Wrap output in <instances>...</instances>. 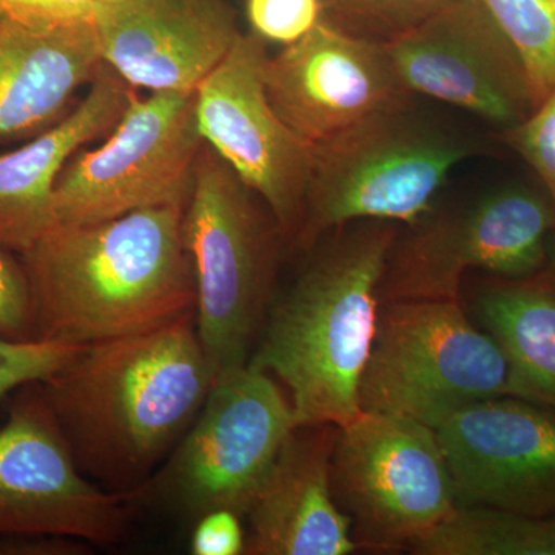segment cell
Instances as JSON below:
<instances>
[{
	"instance_id": "obj_1",
	"label": "cell",
	"mask_w": 555,
	"mask_h": 555,
	"mask_svg": "<svg viewBox=\"0 0 555 555\" xmlns=\"http://www.w3.org/2000/svg\"><path fill=\"white\" fill-rule=\"evenodd\" d=\"M214 385L192 313L82 346L40 389L80 470L107 491L142 499Z\"/></svg>"
},
{
	"instance_id": "obj_20",
	"label": "cell",
	"mask_w": 555,
	"mask_h": 555,
	"mask_svg": "<svg viewBox=\"0 0 555 555\" xmlns=\"http://www.w3.org/2000/svg\"><path fill=\"white\" fill-rule=\"evenodd\" d=\"M476 315L505 352L526 400L555 409V280L491 281L477 294Z\"/></svg>"
},
{
	"instance_id": "obj_27",
	"label": "cell",
	"mask_w": 555,
	"mask_h": 555,
	"mask_svg": "<svg viewBox=\"0 0 555 555\" xmlns=\"http://www.w3.org/2000/svg\"><path fill=\"white\" fill-rule=\"evenodd\" d=\"M338 10L363 22L386 39L409 30L433 16L452 0H332Z\"/></svg>"
},
{
	"instance_id": "obj_3",
	"label": "cell",
	"mask_w": 555,
	"mask_h": 555,
	"mask_svg": "<svg viewBox=\"0 0 555 555\" xmlns=\"http://www.w3.org/2000/svg\"><path fill=\"white\" fill-rule=\"evenodd\" d=\"M270 310L248 363L286 386L299 426L341 427L360 415V383L377 334L396 222L357 221Z\"/></svg>"
},
{
	"instance_id": "obj_5",
	"label": "cell",
	"mask_w": 555,
	"mask_h": 555,
	"mask_svg": "<svg viewBox=\"0 0 555 555\" xmlns=\"http://www.w3.org/2000/svg\"><path fill=\"white\" fill-rule=\"evenodd\" d=\"M470 144L411 112H379L313 147L298 241L357 221L418 224Z\"/></svg>"
},
{
	"instance_id": "obj_19",
	"label": "cell",
	"mask_w": 555,
	"mask_h": 555,
	"mask_svg": "<svg viewBox=\"0 0 555 555\" xmlns=\"http://www.w3.org/2000/svg\"><path fill=\"white\" fill-rule=\"evenodd\" d=\"M102 64L94 22L38 31L0 17V145L64 118L73 94Z\"/></svg>"
},
{
	"instance_id": "obj_31",
	"label": "cell",
	"mask_w": 555,
	"mask_h": 555,
	"mask_svg": "<svg viewBox=\"0 0 555 555\" xmlns=\"http://www.w3.org/2000/svg\"><path fill=\"white\" fill-rule=\"evenodd\" d=\"M98 3H112V2H118V0H96Z\"/></svg>"
},
{
	"instance_id": "obj_16",
	"label": "cell",
	"mask_w": 555,
	"mask_h": 555,
	"mask_svg": "<svg viewBox=\"0 0 555 555\" xmlns=\"http://www.w3.org/2000/svg\"><path fill=\"white\" fill-rule=\"evenodd\" d=\"M102 62L133 89L196 93L243 33L225 0L98 3Z\"/></svg>"
},
{
	"instance_id": "obj_30",
	"label": "cell",
	"mask_w": 555,
	"mask_h": 555,
	"mask_svg": "<svg viewBox=\"0 0 555 555\" xmlns=\"http://www.w3.org/2000/svg\"><path fill=\"white\" fill-rule=\"evenodd\" d=\"M90 543L49 535H2L0 555H83Z\"/></svg>"
},
{
	"instance_id": "obj_29",
	"label": "cell",
	"mask_w": 555,
	"mask_h": 555,
	"mask_svg": "<svg viewBox=\"0 0 555 555\" xmlns=\"http://www.w3.org/2000/svg\"><path fill=\"white\" fill-rule=\"evenodd\" d=\"M190 553L193 555H240L246 550L241 517L230 511H214L193 521Z\"/></svg>"
},
{
	"instance_id": "obj_14",
	"label": "cell",
	"mask_w": 555,
	"mask_h": 555,
	"mask_svg": "<svg viewBox=\"0 0 555 555\" xmlns=\"http://www.w3.org/2000/svg\"><path fill=\"white\" fill-rule=\"evenodd\" d=\"M400 82L499 126L535 108L528 79L476 0H452L415 27L383 40Z\"/></svg>"
},
{
	"instance_id": "obj_15",
	"label": "cell",
	"mask_w": 555,
	"mask_h": 555,
	"mask_svg": "<svg viewBox=\"0 0 555 555\" xmlns=\"http://www.w3.org/2000/svg\"><path fill=\"white\" fill-rule=\"evenodd\" d=\"M264 82L276 115L312 147L411 100L385 42L324 21L269 57Z\"/></svg>"
},
{
	"instance_id": "obj_18",
	"label": "cell",
	"mask_w": 555,
	"mask_h": 555,
	"mask_svg": "<svg viewBox=\"0 0 555 555\" xmlns=\"http://www.w3.org/2000/svg\"><path fill=\"white\" fill-rule=\"evenodd\" d=\"M102 64L87 96L27 144L0 155V247L24 255L54 225V189L83 145L112 133L133 91Z\"/></svg>"
},
{
	"instance_id": "obj_17",
	"label": "cell",
	"mask_w": 555,
	"mask_h": 555,
	"mask_svg": "<svg viewBox=\"0 0 555 555\" xmlns=\"http://www.w3.org/2000/svg\"><path fill=\"white\" fill-rule=\"evenodd\" d=\"M337 436L332 425L291 434L248 509L244 554L347 555L360 546L332 491Z\"/></svg>"
},
{
	"instance_id": "obj_8",
	"label": "cell",
	"mask_w": 555,
	"mask_h": 555,
	"mask_svg": "<svg viewBox=\"0 0 555 555\" xmlns=\"http://www.w3.org/2000/svg\"><path fill=\"white\" fill-rule=\"evenodd\" d=\"M332 491L358 542L379 550H411L459 507L436 429L378 412L338 427Z\"/></svg>"
},
{
	"instance_id": "obj_13",
	"label": "cell",
	"mask_w": 555,
	"mask_h": 555,
	"mask_svg": "<svg viewBox=\"0 0 555 555\" xmlns=\"http://www.w3.org/2000/svg\"><path fill=\"white\" fill-rule=\"evenodd\" d=\"M456 506L555 513V409L516 397L474 401L436 427Z\"/></svg>"
},
{
	"instance_id": "obj_28",
	"label": "cell",
	"mask_w": 555,
	"mask_h": 555,
	"mask_svg": "<svg viewBox=\"0 0 555 555\" xmlns=\"http://www.w3.org/2000/svg\"><path fill=\"white\" fill-rule=\"evenodd\" d=\"M9 20L38 31L96 22V0H0Z\"/></svg>"
},
{
	"instance_id": "obj_10",
	"label": "cell",
	"mask_w": 555,
	"mask_h": 555,
	"mask_svg": "<svg viewBox=\"0 0 555 555\" xmlns=\"http://www.w3.org/2000/svg\"><path fill=\"white\" fill-rule=\"evenodd\" d=\"M138 495L107 491L80 470L40 383L21 387L0 426V537L49 535L113 545Z\"/></svg>"
},
{
	"instance_id": "obj_26",
	"label": "cell",
	"mask_w": 555,
	"mask_h": 555,
	"mask_svg": "<svg viewBox=\"0 0 555 555\" xmlns=\"http://www.w3.org/2000/svg\"><path fill=\"white\" fill-rule=\"evenodd\" d=\"M0 337L36 339L35 305L27 270L16 254L0 247Z\"/></svg>"
},
{
	"instance_id": "obj_6",
	"label": "cell",
	"mask_w": 555,
	"mask_h": 555,
	"mask_svg": "<svg viewBox=\"0 0 555 555\" xmlns=\"http://www.w3.org/2000/svg\"><path fill=\"white\" fill-rule=\"evenodd\" d=\"M383 302L361 377V411L408 416L434 429L474 401L526 400L502 347L470 323L459 299Z\"/></svg>"
},
{
	"instance_id": "obj_9",
	"label": "cell",
	"mask_w": 555,
	"mask_h": 555,
	"mask_svg": "<svg viewBox=\"0 0 555 555\" xmlns=\"http://www.w3.org/2000/svg\"><path fill=\"white\" fill-rule=\"evenodd\" d=\"M204 139L196 93L131 91L101 147L78 152L54 189V225L109 221L144 208L188 206Z\"/></svg>"
},
{
	"instance_id": "obj_23",
	"label": "cell",
	"mask_w": 555,
	"mask_h": 555,
	"mask_svg": "<svg viewBox=\"0 0 555 555\" xmlns=\"http://www.w3.org/2000/svg\"><path fill=\"white\" fill-rule=\"evenodd\" d=\"M80 347L56 339L0 337V401L21 387L49 379Z\"/></svg>"
},
{
	"instance_id": "obj_12",
	"label": "cell",
	"mask_w": 555,
	"mask_h": 555,
	"mask_svg": "<svg viewBox=\"0 0 555 555\" xmlns=\"http://www.w3.org/2000/svg\"><path fill=\"white\" fill-rule=\"evenodd\" d=\"M555 206L534 190L509 188L460 214L430 221L393 244L382 283L392 299H459L466 270L516 280L545 264Z\"/></svg>"
},
{
	"instance_id": "obj_2",
	"label": "cell",
	"mask_w": 555,
	"mask_h": 555,
	"mask_svg": "<svg viewBox=\"0 0 555 555\" xmlns=\"http://www.w3.org/2000/svg\"><path fill=\"white\" fill-rule=\"evenodd\" d=\"M184 210L175 204L94 224L53 225L21 255L36 338L87 346L144 334L195 313Z\"/></svg>"
},
{
	"instance_id": "obj_24",
	"label": "cell",
	"mask_w": 555,
	"mask_h": 555,
	"mask_svg": "<svg viewBox=\"0 0 555 555\" xmlns=\"http://www.w3.org/2000/svg\"><path fill=\"white\" fill-rule=\"evenodd\" d=\"M506 138L542 179L555 206V87Z\"/></svg>"
},
{
	"instance_id": "obj_4",
	"label": "cell",
	"mask_w": 555,
	"mask_h": 555,
	"mask_svg": "<svg viewBox=\"0 0 555 555\" xmlns=\"http://www.w3.org/2000/svg\"><path fill=\"white\" fill-rule=\"evenodd\" d=\"M204 142L182 236L195 273V324L215 382L246 366L270 313L278 240L272 214Z\"/></svg>"
},
{
	"instance_id": "obj_32",
	"label": "cell",
	"mask_w": 555,
	"mask_h": 555,
	"mask_svg": "<svg viewBox=\"0 0 555 555\" xmlns=\"http://www.w3.org/2000/svg\"><path fill=\"white\" fill-rule=\"evenodd\" d=\"M2 16H3V14H2V10H0V17H2Z\"/></svg>"
},
{
	"instance_id": "obj_11",
	"label": "cell",
	"mask_w": 555,
	"mask_h": 555,
	"mask_svg": "<svg viewBox=\"0 0 555 555\" xmlns=\"http://www.w3.org/2000/svg\"><path fill=\"white\" fill-rule=\"evenodd\" d=\"M266 40L241 35L196 90L201 137L269 208L283 238L305 221L313 147L276 115L266 93Z\"/></svg>"
},
{
	"instance_id": "obj_21",
	"label": "cell",
	"mask_w": 555,
	"mask_h": 555,
	"mask_svg": "<svg viewBox=\"0 0 555 555\" xmlns=\"http://www.w3.org/2000/svg\"><path fill=\"white\" fill-rule=\"evenodd\" d=\"M420 555H555V513L517 516L488 507L455 513L412 547Z\"/></svg>"
},
{
	"instance_id": "obj_22",
	"label": "cell",
	"mask_w": 555,
	"mask_h": 555,
	"mask_svg": "<svg viewBox=\"0 0 555 555\" xmlns=\"http://www.w3.org/2000/svg\"><path fill=\"white\" fill-rule=\"evenodd\" d=\"M524 68L535 107L555 87V0H476Z\"/></svg>"
},
{
	"instance_id": "obj_25",
	"label": "cell",
	"mask_w": 555,
	"mask_h": 555,
	"mask_svg": "<svg viewBox=\"0 0 555 555\" xmlns=\"http://www.w3.org/2000/svg\"><path fill=\"white\" fill-rule=\"evenodd\" d=\"M321 0H247V16L262 40L292 46L321 21Z\"/></svg>"
},
{
	"instance_id": "obj_7",
	"label": "cell",
	"mask_w": 555,
	"mask_h": 555,
	"mask_svg": "<svg viewBox=\"0 0 555 555\" xmlns=\"http://www.w3.org/2000/svg\"><path fill=\"white\" fill-rule=\"evenodd\" d=\"M299 426L291 398L272 375L246 366L222 375L177 448L145 486L195 521L214 511L246 518L278 454Z\"/></svg>"
}]
</instances>
